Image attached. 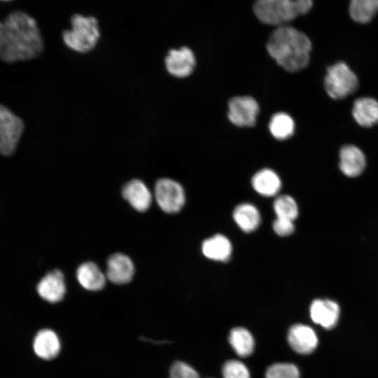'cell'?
Returning a JSON list of instances; mask_svg holds the SVG:
<instances>
[{"instance_id": "cell-18", "label": "cell", "mask_w": 378, "mask_h": 378, "mask_svg": "<svg viewBox=\"0 0 378 378\" xmlns=\"http://www.w3.org/2000/svg\"><path fill=\"white\" fill-rule=\"evenodd\" d=\"M76 276L80 284L89 290H99L106 284V277L102 270L91 262L80 265L77 270Z\"/></svg>"}, {"instance_id": "cell-11", "label": "cell", "mask_w": 378, "mask_h": 378, "mask_svg": "<svg viewBox=\"0 0 378 378\" xmlns=\"http://www.w3.org/2000/svg\"><path fill=\"white\" fill-rule=\"evenodd\" d=\"M36 290L42 299L50 303L59 302L66 293L63 274L57 270L47 273L38 281Z\"/></svg>"}, {"instance_id": "cell-29", "label": "cell", "mask_w": 378, "mask_h": 378, "mask_svg": "<svg viewBox=\"0 0 378 378\" xmlns=\"http://www.w3.org/2000/svg\"><path fill=\"white\" fill-rule=\"evenodd\" d=\"M272 227L274 232L281 237L288 236L295 230L293 221L280 218H276L273 223Z\"/></svg>"}, {"instance_id": "cell-26", "label": "cell", "mask_w": 378, "mask_h": 378, "mask_svg": "<svg viewBox=\"0 0 378 378\" xmlns=\"http://www.w3.org/2000/svg\"><path fill=\"white\" fill-rule=\"evenodd\" d=\"M265 378H300V372L294 364L278 363L267 369Z\"/></svg>"}, {"instance_id": "cell-9", "label": "cell", "mask_w": 378, "mask_h": 378, "mask_svg": "<svg viewBox=\"0 0 378 378\" xmlns=\"http://www.w3.org/2000/svg\"><path fill=\"white\" fill-rule=\"evenodd\" d=\"M195 66L193 52L188 47L171 49L164 57V66L172 76L183 78L190 76Z\"/></svg>"}, {"instance_id": "cell-21", "label": "cell", "mask_w": 378, "mask_h": 378, "mask_svg": "<svg viewBox=\"0 0 378 378\" xmlns=\"http://www.w3.org/2000/svg\"><path fill=\"white\" fill-rule=\"evenodd\" d=\"M233 218L237 225L246 232L255 230L260 223V215L257 208L251 204L243 203L236 206Z\"/></svg>"}, {"instance_id": "cell-6", "label": "cell", "mask_w": 378, "mask_h": 378, "mask_svg": "<svg viewBox=\"0 0 378 378\" xmlns=\"http://www.w3.org/2000/svg\"><path fill=\"white\" fill-rule=\"evenodd\" d=\"M24 130L22 120L8 108L0 104V154L12 155Z\"/></svg>"}, {"instance_id": "cell-14", "label": "cell", "mask_w": 378, "mask_h": 378, "mask_svg": "<svg viewBox=\"0 0 378 378\" xmlns=\"http://www.w3.org/2000/svg\"><path fill=\"white\" fill-rule=\"evenodd\" d=\"M134 273L132 260L122 253L111 255L107 260L106 277L112 283L125 284L130 282Z\"/></svg>"}, {"instance_id": "cell-7", "label": "cell", "mask_w": 378, "mask_h": 378, "mask_svg": "<svg viewBox=\"0 0 378 378\" xmlns=\"http://www.w3.org/2000/svg\"><path fill=\"white\" fill-rule=\"evenodd\" d=\"M155 197L161 209L169 214L179 211L186 199L181 185L169 178H161L156 181Z\"/></svg>"}, {"instance_id": "cell-27", "label": "cell", "mask_w": 378, "mask_h": 378, "mask_svg": "<svg viewBox=\"0 0 378 378\" xmlns=\"http://www.w3.org/2000/svg\"><path fill=\"white\" fill-rule=\"evenodd\" d=\"M222 374L223 378H250L246 366L237 360L225 362L222 368Z\"/></svg>"}, {"instance_id": "cell-1", "label": "cell", "mask_w": 378, "mask_h": 378, "mask_svg": "<svg viewBox=\"0 0 378 378\" xmlns=\"http://www.w3.org/2000/svg\"><path fill=\"white\" fill-rule=\"evenodd\" d=\"M44 48L43 37L36 20L17 10L0 21V59L6 62L30 60L37 57Z\"/></svg>"}, {"instance_id": "cell-22", "label": "cell", "mask_w": 378, "mask_h": 378, "mask_svg": "<svg viewBox=\"0 0 378 378\" xmlns=\"http://www.w3.org/2000/svg\"><path fill=\"white\" fill-rule=\"evenodd\" d=\"M229 342L236 354L240 357H247L254 351L255 342L251 332L242 327H236L231 330Z\"/></svg>"}, {"instance_id": "cell-5", "label": "cell", "mask_w": 378, "mask_h": 378, "mask_svg": "<svg viewBox=\"0 0 378 378\" xmlns=\"http://www.w3.org/2000/svg\"><path fill=\"white\" fill-rule=\"evenodd\" d=\"M323 85L328 95L340 100L354 94L359 86L358 78L344 62H337L326 69Z\"/></svg>"}, {"instance_id": "cell-4", "label": "cell", "mask_w": 378, "mask_h": 378, "mask_svg": "<svg viewBox=\"0 0 378 378\" xmlns=\"http://www.w3.org/2000/svg\"><path fill=\"white\" fill-rule=\"evenodd\" d=\"M71 27L62 34L64 45L78 53H88L97 45L100 30L97 20L92 16L74 14L71 18Z\"/></svg>"}, {"instance_id": "cell-16", "label": "cell", "mask_w": 378, "mask_h": 378, "mask_svg": "<svg viewBox=\"0 0 378 378\" xmlns=\"http://www.w3.org/2000/svg\"><path fill=\"white\" fill-rule=\"evenodd\" d=\"M351 113L358 125L372 127L378 124V101L373 97H359L353 104Z\"/></svg>"}, {"instance_id": "cell-28", "label": "cell", "mask_w": 378, "mask_h": 378, "mask_svg": "<svg viewBox=\"0 0 378 378\" xmlns=\"http://www.w3.org/2000/svg\"><path fill=\"white\" fill-rule=\"evenodd\" d=\"M169 378H200L197 371L182 361H176L169 370Z\"/></svg>"}, {"instance_id": "cell-3", "label": "cell", "mask_w": 378, "mask_h": 378, "mask_svg": "<svg viewBox=\"0 0 378 378\" xmlns=\"http://www.w3.org/2000/svg\"><path fill=\"white\" fill-rule=\"evenodd\" d=\"M312 6V0H256L253 11L262 22L280 27L307 14Z\"/></svg>"}, {"instance_id": "cell-17", "label": "cell", "mask_w": 378, "mask_h": 378, "mask_svg": "<svg viewBox=\"0 0 378 378\" xmlns=\"http://www.w3.org/2000/svg\"><path fill=\"white\" fill-rule=\"evenodd\" d=\"M33 347L41 358L50 360L56 357L60 350V342L56 333L50 329H43L34 337Z\"/></svg>"}, {"instance_id": "cell-12", "label": "cell", "mask_w": 378, "mask_h": 378, "mask_svg": "<svg viewBox=\"0 0 378 378\" xmlns=\"http://www.w3.org/2000/svg\"><path fill=\"white\" fill-rule=\"evenodd\" d=\"M287 340L293 350L300 354L312 353L318 344V338L314 330L303 324L291 326L288 332Z\"/></svg>"}, {"instance_id": "cell-23", "label": "cell", "mask_w": 378, "mask_h": 378, "mask_svg": "<svg viewBox=\"0 0 378 378\" xmlns=\"http://www.w3.org/2000/svg\"><path fill=\"white\" fill-rule=\"evenodd\" d=\"M378 12V0H351L349 14L356 22H370Z\"/></svg>"}, {"instance_id": "cell-10", "label": "cell", "mask_w": 378, "mask_h": 378, "mask_svg": "<svg viewBox=\"0 0 378 378\" xmlns=\"http://www.w3.org/2000/svg\"><path fill=\"white\" fill-rule=\"evenodd\" d=\"M339 167L344 175L348 177L360 176L366 167L364 153L355 145L346 144L339 152Z\"/></svg>"}, {"instance_id": "cell-15", "label": "cell", "mask_w": 378, "mask_h": 378, "mask_svg": "<svg viewBox=\"0 0 378 378\" xmlns=\"http://www.w3.org/2000/svg\"><path fill=\"white\" fill-rule=\"evenodd\" d=\"M123 197L139 211H146L152 201V195L146 183L137 178L127 182L122 189Z\"/></svg>"}, {"instance_id": "cell-8", "label": "cell", "mask_w": 378, "mask_h": 378, "mask_svg": "<svg viewBox=\"0 0 378 378\" xmlns=\"http://www.w3.org/2000/svg\"><path fill=\"white\" fill-rule=\"evenodd\" d=\"M258 112V102L249 96L234 97L228 102L227 116L230 121L236 126H253Z\"/></svg>"}, {"instance_id": "cell-20", "label": "cell", "mask_w": 378, "mask_h": 378, "mask_svg": "<svg viewBox=\"0 0 378 378\" xmlns=\"http://www.w3.org/2000/svg\"><path fill=\"white\" fill-rule=\"evenodd\" d=\"M251 184L260 195L271 197L276 195L281 188V182L276 172L270 169H263L253 176Z\"/></svg>"}, {"instance_id": "cell-13", "label": "cell", "mask_w": 378, "mask_h": 378, "mask_svg": "<svg viewBox=\"0 0 378 378\" xmlns=\"http://www.w3.org/2000/svg\"><path fill=\"white\" fill-rule=\"evenodd\" d=\"M309 312L312 320L326 329L334 328L340 316L338 304L328 299L314 300L310 305Z\"/></svg>"}, {"instance_id": "cell-2", "label": "cell", "mask_w": 378, "mask_h": 378, "mask_svg": "<svg viewBox=\"0 0 378 378\" xmlns=\"http://www.w3.org/2000/svg\"><path fill=\"white\" fill-rule=\"evenodd\" d=\"M267 50L279 66L288 71L296 72L308 65L312 42L303 32L284 25L271 34Z\"/></svg>"}, {"instance_id": "cell-30", "label": "cell", "mask_w": 378, "mask_h": 378, "mask_svg": "<svg viewBox=\"0 0 378 378\" xmlns=\"http://www.w3.org/2000/svg\"><path fill=\"white\" fill-rule=\"evenodd\" d=\"M1 1H10V0H0Z\"/></svg>"}, {"instance_id": "cell-19", "label": "cell", "mask_w": 378, "mask_h": 378, "mask_svg": "<svg viewBox=\"0 0 378 378\" xmlns=\"http://www.w3.org/2000/svg\"><path fill=\"white\" fill-rule=\"evenodd\" d=\"M202 251L203 254L209 259L225 261L230 257L232 247L226 237L218 234L203 241Z\"/></svg>"}, {"instance_id": "cell-25", "label": "cell", "mask_w": 378, "mask_h": 378, "mask_svg": "<svg viewBox=\"0 0 378 378\" xmlns=\"http://www.w3.org/2000/svg\"><path fill=\"white\" fill-rule=\"evenodd\" d=\"M274 211L277 218L294 221L298 215V208L295 200L284 195L278 197L274 202Z\"/></svg>"}, {"instance_id": "cell-24", "label": "cell", "mask_w": 378, "mask_h": 378, "mask_svg": "<svg viewBox=\"0 0 378 378\" xmlns=\"http://www.w3.org/2000/svg\"><path fill=\"white\" fill-rule=\"evenodd\" d=\"M269 129L275 139L284 140L293 134L295 122L290 115L284 112L276 113L271 118Z\"/></svg>"}]
</instances>
